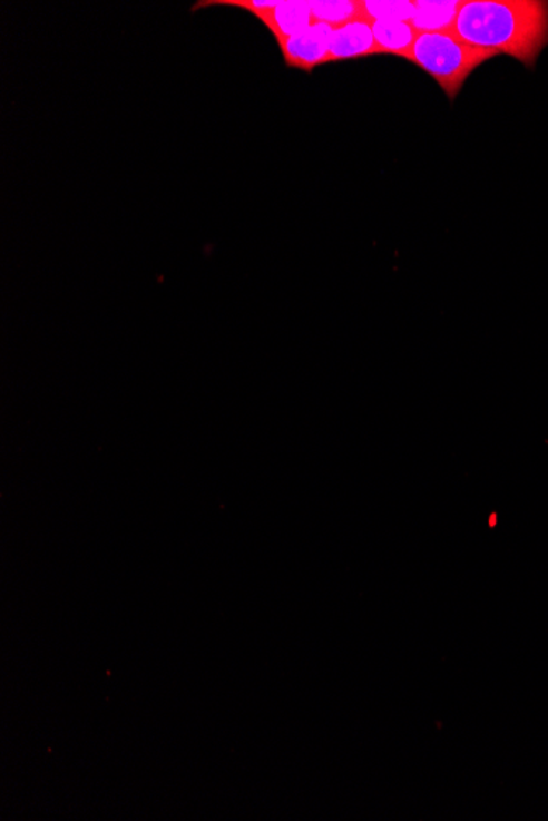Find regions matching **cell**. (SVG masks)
<instances>
[{
	"label": "cell",
	"mask_w": 548,
	"mask_h": 821,
	"mask_svg": "<svg viewBox=\"0 0 548 821\" xmlns=\"http://www.w3.org/2000/svg\"><path fill=\"white\" fill-rule=\"evenodd\" d=\"M452 33L470 47L508 55L534 69L548 47V2L463 0Z\"/></svg>",
	"instance_id": "6da1fadb"
},
{
	"label": "cell",
	"mask_w": 548,
	"mask_h": 821,
	"mask_svg": "<svg viewBox=\"0 0 548 821\" xmlns=\"http://www.w3.org/2000/svg\"><path fill=\"white\" fill-rule=\"evenodd\" d=\"M498 57L496 51L480 50L458 40L452 31L419 33L408 61L436 79L450 100L456 99L474 69Z\"/></svg>",
	"instance_id": "7a4b0ae2"
},
{
	"label": "cell",
	"mask_w": 548,
	"mask_h": 821,
	"mask_svg": "<svg viewBox=\"0 0 548 821\" xmlns=\"http://www.w3.org/2000/svg\"><path fill=\"white\" fill-rule=\"evenodd\" d=\"M332 31L334 27L314 22L301 33L277 43L287 68L311 72L317 66L329 62Z\"/></svg>",
	"instance_id": "3957f363"
},
{
	"label": "cell",
	"mask_w": 548,
	"mask_h": 821,
	"mask_svg": "<svg viewBox=\"0 0 548 821\" xmlns=\"http://www.w3.org/2000/svg\"><path fill=\"white\" fill-rule=\"evenodd\" d=\"M373 55H381V51L368 20L355 19L332 31L329 62L350 61Z\"/></svg>",
	"instance_id": "277c9868"
},
{
	"label": "cell",
	"mask_w": 548,
	"mask_h": 821,
	"mask_svg": "<svg viewBox=\"0 0 548 821\" xmlns=\"http://www.w3.org/2000/svg\"><path fill=\"white\" fill-rule=\"evenodd\" d=\"M256 19L265 23L281 43L314 23L312 0H280L274 9L260 13Z\"/></svg>",
	"instance_id": "5b68a950"
},
{
	"label": "cell",
	"mask_w": 548,
	"mask_h": 821,
	"mask_svg": "<svg viewBox=\"0 0 548 821\" xmlns=\"http://www.w3.org/2000/svg\"><path fill=\"white\" fill-rule=\"evenodd\" d=\"M463 0H419L411 26L418 33L452 31Z\"/></svg>",
	"instance_id": "8992f818"
},
{
	"label": "cell",
	"mask_w": 548,
	"mask_h": 821,
	"mask_svg": "<svg viewBox=\"0 0 548 821\" xmlns=\"http://www.w3.org/2000/svg\"><path fill=\"white\" fill-rule=\"evenodd\" d=\"M374 41L380 48L381 55H393V57L409 59L412 47H414L418 31L409 22H390V20H378L371 22Z\"/></svg>",
	"instance_id": "52a82bcc"
},
{
	"label": "cell",
	"mask_w": 548,
	"mask_h": 821,
	"mask_svg": "<svg viewBox=\"0 0 548 821\" xmlns=\"http://www.w3.org/2000/svg\"><path fill=\"white\" fill-rule=\"evenodd\" d=\"M314 22L342 27L355 19H363L362 0H312Z\"/></svg>",
	"instance_id": "ba28073f"
},
{
	"label": "cell",
	"mask_w": 548,
	"mask_h": 821,
	"mask_svg": "<svg viewBox=\"0 0 548 821\" xmlns=\"http://www.w3.org/2000/svg\"><path fill=\"white\" fill-rule=\"evenodd\" d=\"M415 12V2L411 0H362L363 19L368 22L390 20V22H409Z\"/></svg>",
	"instance_id": "9c48e42d"
}]
</instances>
